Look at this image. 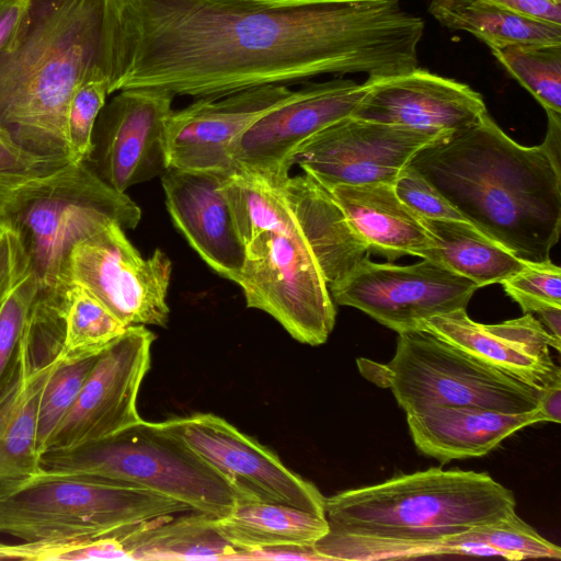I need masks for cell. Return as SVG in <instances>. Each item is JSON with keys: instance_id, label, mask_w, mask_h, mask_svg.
<instances>
[{"instance_id": "6da1fadb", "label": "cell", "mask_w": 561, "mask_h": 561, "mask_svg": "<svg viewBox=\"0 0 561 561\" xmlns=\"http://www.w3.org/2000/svg\"><path fill=\"white\" fill-rule=\"evenodd\" d=\"M121 89L218 99L319 76L388 77L419 67L424 20L401 0H129Z\"/></svg>"}, {"instance_id": "7a4b0ae2", "label": "cell", "mask_w": 561, "mask_h": 561, "mask_svg": "<svg viewBox=\"0 0 561 561\" xmlns=\"http://www.w3.org/2000/svg\"><path fill=\"white\" fill-rule=\"evenodd\" d=\"M133 47L129 0H26L0 47V128L34 153L70 159L73 93L92 78L119 91Z\"/></svg>"}, {"instance_id": "3957f363", "label": "cell", "mask_w": 561, "mask_h": 561, "mask_svg": "<svg viewBox=\"0 0 561 561\" xmlns=\"http://www.w3.org/2000/svg\"><path fill=\"white\" fill-rule=\"evenodd\" d=\"M407 167L520 261L550 260L561 232V172L541 145L517 144L486 112L419 150Z\"/></svg>"}, {"instance_id": "277c9868", "label": "cell", "mask_w": 561, "mask_h": 561, "mask_svg": "<svg viewBox=\"0 0 561 561\" xmlns=\"http://www.w3.org/2000/svg\"><path fill=\"white\" fill-rule=\"evenodd\" d=\"M324 507L331 530L431 540L505 518L516 500L486 472L434 467L336 493Z\"/></svg>"}, {"instance_id": "5b68a950", "label": "cell", "mask_w": 561, "mask_h": 561, "mask_svg": "<svg viewBox=\"0 0 561 561\" xmlns=\"http://www.w3.org/2000/svg\"><path fill=\"white\" fill-rule=\"evenodd\" d=\"M139 206L106 184L87 161L0 187V226L20 239L37 279V295L62 301V275L71 247L115 222L135 229Z\"/></svg>"}, {"instance_id": "8992f818", "label": "cell", "mask_w": 561, "mask_h": 561, "mask_svg": "<svg viewBox=\"0 0 561 561\" xmlns=\"http://www.w3.org/2000/svg\"><path fill=\"white\" fill-rule=\"evenodd\" d=\"M188 511L145 488L91 476L39 469L0 483V534L22 541L112 536Z\"/></svg>"}, {"instance_id": "52a82bcc", "label": "cell", "mask_w": 561, "mask_h": 561, "mask_svg": "<svg viewBox=\"0 0 561 561\" xmlns=\"http://www.w3.org/2000/svg\"><path fill=\"white\" fill-rule=\"evenodd\" d=\"M41 469L141 486L213 518L255 500L181 440L145 420L104 439L47 450L41 456Z\"/></svg>"}, {"instance_id": "ba28073f", "label": "cell", "mask_w": 561, "mask_h": 561, "mask_svg": "<svg viewBox=\"0 0 561 561\" xmlns=\"http://www.w3.org/2000/svg\"><path fill=\"white\" fill-rule=\"evenodd\" d=\"M357 366L366 379L390 388L407 414L436 405L530 412L542 392L425 330L399 333L388 364L358 358Z\"/></svg>"}, {"instance_id": "9c48e42d", "label": "cell", "mask_w": 561, "mask_h": 561, "mask_svg": "<svg viewBox=\"0 0 561 561\" xmlns=\"http://www.w3.org/2000/svg\"><path fill=\"white\" fill-rule=\"evenodd\" d=\"M236 284L248 308L270 314L299 343L321 345L334 328V302L300 230L253 239Z\"/></svg>"}, {"instance_id": "30bf717a", "label": "cell", "mask_w": 561, "mask_h": 561, "mask_svg": "<svg viewBox=\"0 0 561 561\" xmlns=\"http://www.w3.org/2000/svg\"><path fill=\"white\" fill-rule=\"evenodd\" d=\"M170 257L160 249L142 257L125 230L112 222L77 241L62 275L64 295L70 285L87 289L126 327H167Z\"/></svg>"}, {"instance_id": "8fae6325", "label": "cell", "mask_w": 561, "mask_h": 561, "mask_svg": "<svg viewBox=\"0 0 561 561\" xmlns=\"http://www.w3.org/2000/svg\"><path fill=\"white\" fill-rule=\"evenodd\" d=\"M328 288L334 304L356 308L399 334L423 330L432 317L466 309L479 287L427 259L394 265L366 255Z\"/></svg>"}, {"instance_id": "7c38bea8", "label": "cell", "mask_w": 561, "mask_h": 561, "mask_svg": "<svg viewBox=\"0 0 561 561\" xmlns=\"http://www.w3.org/2000/svg\"><path fill=\"white\" fill-rule=\"evenodd\" d=\"M62 309L35 298L14 369L0 392V483L41 469L36 447L42 391L64 358Z\"/></svg>"}, {"instance_id": "4fadbf2b", "label": "cell", "mask_w": 561, "mask_h": 561, "mask_svg": "<svg viewBox=\"0 0 561 561\" xmlns=\"http://www.w3.org/2000/svg\"><path fill=\"white\" fill-rule=\"evenodd\" d=\"M244 489L255 500L305 510L325 517V497L310 481L289 470L278 456L213 413L154 422Z\"/></svg>"}, {"instance_id": "5bb4252c", "label": "cell", "mask_w": 561, "mask_h": 561, "mask_svg": "<svg viewBox=\"0 0 561 561\" xmlns=\"http://www.w3.org/2000/svg\"><path fill=\"white\" fill-rule=\"evenodd\" d=\"M154 339L146 325H130L101 351L45 451L104 439L142 420L137 399Z\"/></svg>"}, {"instance_id": "9a60e30c", "label": "cell", "mask_w": 561, "mask_h": 561, "mask_svg": "<svg viewBox=\"0 0 561 561\" xmlns=\"http://www.w3.org/2000/svg\"><path fill=\"white\" fill-rule=\"evenodd\" d=\"M447 135L351 115L305 141L294 164L328 190L340 184L393 185L419 150Z\"/></svg>"}, {"instance_id": "2e32d148", "label": "cell", "mask_w": 561, "mask_h": 561, "mask_svg": "<svg viewBox=\"0 0 561 561\" xmlns=\"http://www.w3.org/2000/svg\"><path fill=\"white\" fill-rule=\"evenodd\" d=\"M365 91L364 82L343 77L305 84L288 102L265 113L233 142L230 149L233 167L283 186L299 147L333 123L353 115Z\"/></svg>"}, {"instance_id": "e0dca14e", "label": "cell", "mask_w": 561, "mask_h": 561, "mask_svg": "<svg viewBox=\"0 0 561 561\" xmlns=\"http://www.w3.org/2000/svg\"><path fill=\"white\" fill-rule=\"evenodd\" d=\"M174 98L162 90L134 88L119 90L105 103L87 162L111 187L126 193L169 168L167 123Z\"/></svg>"}, {"instance_id": "ac0fdd59", "label": "cell", "mask_w": 561, "mask_h": 561, "mask_svg": "<svg viewBox=\"0 0 561 561\" xmlns=\"http://www.w3.org/2000/svg\"><path fill=\"white\" fill-rule=\"evenodd\" d=\"M296 93L271 84L218 99H196L171 113L167 123L169 167L206 172H230L233 142L260 117L288 102Z\"/></svg>"}, {"instance_id": "d6986e66", "label": "cell", "mask_w": 561, "mask_h": 561, "mask_svg": "<svg viewBox=\"0 0 561 561\" xmlns=\"http://www.w3.org/2000/svg\"><path fill=\"white\" fill-rule=\"evenodd\" d=\"M352 116L389 125L450 134L477 123L488 111L470 85L426 69L367 78Z\"/></svg>"}, {"instance_id": "ffe728a7", "label": "cell", "mask_w": 561, "mask_h": 561, "mask_svg": "<svg viewBox=\"0 0 561 561\" xmlns=\"http://www.w3.org/2000/svg\"><path fill=\"white\" fill-rule=\"evenodd\" d=\"M423 330L480 362L539 390L561 385V369L549 348L560 352L554 337L531 313L496 324L474 322L466 309L427 319Z\"/></svg>"}, {"instance_id": "44dd1931", "label": "cell", "mask_w": 561, "mask_h": 561, "mask_svg": "<svg viewBox=\"0 0 561 561\" xmlns=\"http://www.w3.org/2000/svg\"><path fill=\"white\" fill-rule=\"evenodd\" d=\"M225 175L169 167L161 174V184L178 230L214 272L236 283L244 264L245 247L224 193Z\"/></svg>"}, {"instance_id": "7402d4cb", "label": "cell", "mask_w": 561, "mask_h": 561, "mask_svg": "<svg viewBox=\"0 0 561 561\" xmlns=\"http://www.w3.org/2000/svg\"><path fill=\"white\" fill-rule=\"evenodd\" d=\"M407 422L419 451L446 463L485 456L512 434L542 419L538 410L512 413L436 405L407 414Z\"/></svg>"}, {"instance_id": "603a6c76", "label": "cell", "mask_w": 561, "mask_h": 561, "mask_svg": "<svg viewBox=\"0 0 561 561\" xmlns=\"http://www.w3.org/2000/svg\"><path fill=\"white\" fill-rule=\"evenodd\" d=\"M283 191L328 286L369 254L330 191L314 178L305 172L289 175Z\"/></svg>"}, {"instance_id": "cb8c5ba5", "label": "cell", "mask_w": 561, "mask_h": 561, "mask_svg": "<svg viewBox=\"0 0 561 561\" xmlns=\"http://www.w3.org/2000/svg\"><path fill=\"white\" fill-rule=\"evenodd\" d=\"M329 191L369 253L394 261L408 254L421 257L434 245L421 217L399 199L392 184H340Z\"/></svg>"}, {"instance_id": "d4e9b609", "label": "cell", "mask_w": 561, "mask_h": 561, "mask_svg": "<svg viewBox=\"0 0 561 561\" xmlns=\"http://www.w3.org/2000/svg\"><path fill=\"white\" fill-rule=\"evenodd\" d=\"M213 526L237 552L313 546L330 529L323 516L257 500L237 504L227 515L213 518Z\"/></svg>"}, {"instance_id": "484cf974", "label": "cell", "mask_w": 561, "mask_h": 561, "mask_svg": "<svg viewBox=\"0 0 561 561\" xmlns=\"http://www.w3.org/2000/svg\"><path fill=\"white\" fill-rule=\"evenodd\" d=\"M130 560H229L237 552L214 528L213 517L184 512L115 534Z\"/></svg>"}, {"instance_id": "4316f807", "label": "cell", "mask_w": 561, "mask_h": 561, "mask_svg": "<svg viewBox=\"0 0 561 561\" xmlns=\"http://www.w3.org/2000/svg\"><path fill=\"white\" fill-rule=\"evenodd\" d=\"M421 219L434 241L421 257L442 264L479 288L501 284L526 265L467 221Z\"/></svg>"}, {"instance_id": "83f0119b", "label": "cell", "mask_w": 561, "mask_h": 561, "mask_svg": "<svg viewBox=\"0 0 561 561\" xmlns=\"http://www.w3.org/2000/svg\"><path fill=\"white\" fill-rule=\"evenodd\" d=\"M428 12L443 26L467 32L489 48L561 44V25L526 18L489 0H432Z\"/></svg>"}, {"instance_id": "f1b7e54d", "label": "cell", "mask_w": 561, "mask_h": 561, "mask_svg": "<svg viewBox=\"0 0 561 561\" xmlns=\"http://www.w3.org/2000/svg\"><path fill=\"white\" fill-rule=\"evenodd\" d=\"M224 193L244 247L265 231L291 233L299 230L283 186L255 172L232 169L224 178Z\"/></svg>"}, {"instance_id": "f546056e", "label": "cell", "mask_w": 561, "mask_h": 561, "mask_svg": "<svg viewBox=\"0 0 561 561\" xmlns=\"http://www.w3.org/2000/svg\"><path fill=\"white\" fill-rule=\"evenodd\" d=\"M489 49L545 111L561 113V44L510 45Z\"/></svg>"}, {"instance_id": "4dcf8cb0", "label": "cell", "mask_w": 561, "mask_h": 561, "mask_svg": "<svg viewBox=\"0 0 561 561\" xmlns=\"http://www.w3.org/2000/svg\"><path fill=\"white\" fill-rule=\"evenodd\" d=\"M64 352L77 356L103 350L126 327L87 289L70 285L62 298Z\"/></svg>"}, {"instance_id": "1f68e13d", "label": "cell", "mask_w": 561, "mask_h": 561, "mask_svg": "<svg viewBox=\"0 0 561 561\" xmlns=\"http://www.w3.org/2000/svg\"><path fill=\"white\" fill-rule=\"evenodd\" d=\"M100 353L101 351L67 356L64 352V358L49 376L41 394L37 414L36 447L41 456L75 404Z\"/></svg>"}, {"instance_id": "d6a6232c", "label": "cell", "mask_w": 561, "mask_h": 561, "mask_svg": "<svg viewBox=\"0 0 561 561\" xmlns=\"http://www.w3.org/2000/svg\"><path fill=\"white\" fill-rule=\"evenodd\" d=\"M0 560H130V556L117 536L112 535L87 539H41L16 545L0 542Z\"/></svg>"}, {"instance_id": "836d02e7", "label": "cell", "mask_w": 561, "mask_h": 561, "mask_svg": "<svg viewBox=\"0 0 561 561\" xmlns=\"http://www.w3.org/2000/svg\"><path fill=\"white\" fill-rule=\"evenodd\" d=\"M105 79L84 81L73 93L67 110L66 136L71 161H87L92 150V136L100 112L110 94Z\"/></svg>"}, {"instance_id": "e575fe53", "label": "cell", "mask_w": 561, "mask_h": 561, "mask_svg": "<svg viewBox=\"0 0 561 561\" xmlns=\"http://www.w3.org/2000/svg\"><path fill=\"white\" fill-rule=\"evenodd\" d=\"M37 279L31 272L11 291L0 310V392L11 376L33 304Z\"/></svg>"}, {"instance_id": "d590c367", "label": "cell", "mask_w": 561, "mask_h": 561, "mask_svg": "<svg viewBox=\"0 0 561 561\" xmlns=\"http://www.w3.org/2000/svg\"><path fill=\"white\" fill-rule=\"evenodd\" d=\"M501 284L524 313L534 314L547 306L561 307V270L551 260L526 263Z\"/></svg>"}, {"instance_id": "8d00e7d4", "label": "cell", "mask_w": 561, "mask_h": 561, "mask_svg": "<svg viewBox=\"0 0 561 561\" xmlns=\"http://www.w3.org/2000/svg\"><path fill=\"white\" fill-rule=\"evenodd\" d=\"M71 161L68 157L42 156L21 146L0 128V187L45 175Z\"/></svg>"}, {"instance_id": "74e56055", "label": "cell", "mask_w": 561, "mask_h": 561, "mask_svg": "<svg viewBox=\"0 0 561 561\" xmlns=\"http://www.w3.org/2000/svg\"><path fill=\"white\" fill-rule=\"evenodd\" d=\"M393 188L399 199L421 218L466 221L431 183L409 167L400 172Z\"/></svg>"}, {"instance_id": "f35d334b", "label": "cell", "mask_w": 561, "mask_h": 561, "mask_svg": "<svg viewBox=\"0 0 561 561\" xmlns=\"http://www.w3.org/2000/svg\"><path fill=\"white\" fill-rule=\"evenodd\" d=\"M31 272L20 239L11 229L0 226V310L11 291Z\"/></svg>"}, {"instance_id": "ab89813d", "label": "cell", "mask_w": 561, "mask_h": 561, "mask_svg": "<svg viewBox=\"0 0 561 561\" xmlns=\"http://www.w3.org/2000/svg\"><path fill=\"white\" fill-rule=\"evenodd\" d=\"M526 18L561 25V3L554 0H489Z\"/></svg>"}, {"instance_id": "60d3db41", "label": "cell", "mask_w": 561, "mask_h": 561, "mask_svg": "<svg viewBox=\"0 0 561 561\" xmlns=\"http://www.w3.org/2000/svg\"><path fill=\"white\" fill-rule=\"evenodd\" d=\"M229 560H312L325 561L313 546L270 547L232 554Z\"/></svg>"}, {"instance_id": "b9f144b4", "label": "cell", "mask_w": 561, "mask_h": 561, "mask_svg": "<svg viewBox=\"0 0 561 561\" xmlns=\"http://www.w3.org/2000/svg\"><path fill=\"white\" fill-rule=\"evenodd\" d=\"M546 113L548 129L541 146L554 168L561 172V113L554 111H546Z\"/></svg>"}, {"instance_id": "7bdbcfd3", "label": "cell", "mask_w": 561, "mask_h": 561, "mask_svg": "<svg viewBox=\"0 0 561 561\" xmlns=\"http://www.w3.org/2000/svg\"><path fill=\"white\" fill-rule=\"evenodd\" d=\"M26 0H0V47L20 22Z\"/></svg>"}, {"instance_id": "ee69618b", "label": "cell", "mask_w": 561, "mask_h": 561, "mask_svg": "<svg viewBox=\"0 0 561 561\" xmlns=\"http://www.w3.org/2000/svg\"><path fill=\"white\" fill-rule=\"evenodd\" d=\"M537 410L542 422L560 423L561 385H556L542 390Z\"/></svg>"}, {"instance_id": "f6af8a7d", "label": "cell", "mask_w": 561, "mask_h": 561, "mask_svg": "<svg viewBox=\"0 0 561 561\" xmlns=\"http://www.w3.org/2000/svg\"><path fill=\"white\" fill-rule=\"evenodd\" d=\"M535 314L542 325L557 339L561 340V307L547 306Z\"/></svg>"}]
</instances>
